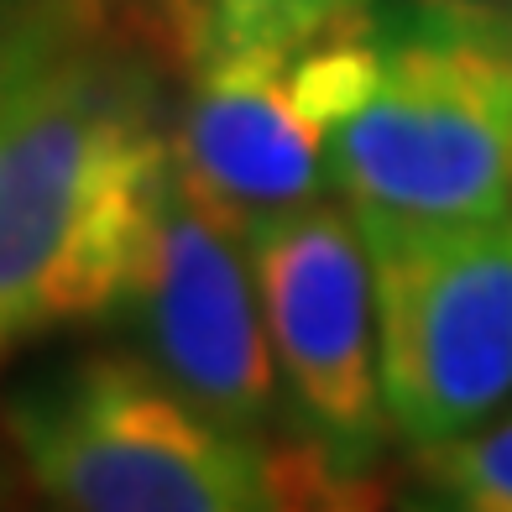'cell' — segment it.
I'll list each match as a JSON object with an SVG mask.
<instances>
[{"instance_id": "1", "label": "cell", "mask_w": 512, "mask_h": 512, "mask_svg": "<svg viewBox=\"0 0 512 512\" xmlns=\"http://www.w3.org/2000/svg\"><path fill=\"white\" fill-rule=\"evenodd\" d=\"M168 162V74L105 27L0 110V366L110 319Z\"/></svg>"}, {"instance_id": "2", "label": "cell", "mask_w": 512, "mask_h": 512, "mask_svg": "<svg viewBox=\"0 0 512 512\" xmlns=\"http://www.w3.org/2000/svg\"><path fill=\"white\" fill-rule=\"evenodd\" d=\"M330 189L361 230L476 225L512 209V68L450 11H361L293 53Z\"/></svg>"}, {"instance_id": "3", "label": "cell", "mask_w": 512, "mask_h": 512, "mask_svg": "<svg viewBox=\"0 0 512 512\" xmlns=\"http://www.w3.org/2000/svg\"><path fill=\"white\" fill-rule=\"evenodd\" d=\"M0 434L48 502L74 512H262L309 502V471L220 429L131 351L27 371Z\"/></svg>"}, {"instance_id": "4", "label": "cell", "mask_w": 512, "mask_h": 512, "mask_svg": "<svg viewBox=\"0 0 512 512\" xmlns=\"http://www.w3.org/2000/svg\"><path fill=\"white\" fill-rule=\"evenodd\" d=\"M110 319L126 330L131 351L157 366L199 413L293 460L319 492H330L293 445L246 236L189 189L173 147L152 183L136 267Z\"/></svg>"}, {"instance_id": "5", "label": "cell", "mask_w": 512, "mask_h": 512, "mask_svg": "<svg viewBox=\"0 0 512 512\" xmlns=\"http://www.w3.org/2000/svg\"><path fill=\"white\" fill-rule=\"evenodd\" d=\"M246 251L293 445L330 492H351L392 439L366 236L345 204L319 199L246 230Z\"/></svg>"}, {"instance_id": "6", "label": "cell", "mask_w": 512, "mask_h": 512, "mask_svg": "<svg viewBox=\"0 0 512 512\" xmlns=\"http://www.w3.org/2000/svg\"><path fill=\"white\" fill-rule=\"evenodd\" d=\"M361 236L392 434L434 450L481 429L512 398V209L476 225Z\"/></svg>"}, {"instance_id": "7", "label": "cell", "mask_w": 512, "mask_h": 512, "mask_svg": "<svg viewBox=\"0 0 512 512\" xmlns=\"http://www.w3.org/2000/svg\"><path fill=\"white\" fill-rule=\"evenodd\" d=\"M298 48L199 42L168 105V147L189 189L246 236L262 220L309 209L330 189L324 126L298 95Z\"/></svg>"}, {"instance_id": "8", "label": "cell", "mask_w": 512, "mask_h": 512, "mask_svg": "<svg viewBox=\"0 0 512 512\" xmlns=\"http://www.w3.org/2000/svg\"><path fill=\"white\" fill-rule=\"evenodd\" d=\"M105 27H115L105 0H0V110Z\"/></svg>"}, {"instance_id": "9", "label": "cell", "mask_w": 512, "mask_h": 512, "mask_svg": "<svg viewBox=\"0 0 512 512\" xmlns=\"http://www.w3.org/2000/svg\"><path fill=\"white\" fill-rule=\"evenodd\" d=\"M418 481L429 502L465 512H512V413L486 418L481 429L445 439L434 450H413Z\"/></svg>"}, {"instance_id": "10", "label": "cell", "mask_w": 512, "mask_h": 512, "mask_svg": "<svg viewBox=\"0 0 512 512\" xmlns=\"http://www.w3.org/2000/svg\"><path fill=\"white\" fill-rule=\"evenodd\" d=\"M377 0H204L189 48L199 42H262V48H309L324 32L356 21ZM183 48V53H189ZM178 53V58H183Z\"/></svg>"}, {"instance_id": "11", "label": "cell", "mask_w": 512, "mask_h": 512, "mask_svg": "<svg viewBox=\"0 0 512 512\" xmlns=\"http://www.w3.org/2000/svg\"><path fill=\"white\" fill-rule=\"evenodd\" d=\"M105 6L115 16H136L142 27H152L162 42H173V48L183 53L194 37V21L204 11V0H105Z\"/></svg>"}, {"instance_id": "12", "label": "cell", "mask_w": 512, "mask_h": 512, "mask_svg": "<svg viewBox=\"0 0 512 512\" xmlns=\"http://www.w3.org/2000/svg\"><path fill=\"white\" fill-rule=\"evenodd\" d=\"M439 11H445V6H439ZM450 16H455L460 32H471L486 53H497L512 68V6H502V11H450Z\"/></svg>"}, {"instance_id": "13", "label": "cell", "mask_w": 512, "mask_h": 512, "mask_svg": "<svg viewBox=\"0 0 512 512\" xmlns=\"http://www.w3.org/2000/svg\"><path fill=\"white\" fill-rule=\"evenodd\" d=\"M27 492V471H21L16 450H0V507H16Z\"/></svg>"}, {"instance_id": "14", "label": "cell", "mask_w": 512, "mask_h": 512, "mask_svg": "<svg viewBox=\"0 0 512 512\" xmlns=\"http://www.w3.org/2000/svg\"><path fill=\"white\" fill-rule=\"evenodd\" d=\"M429 6H445V11H502L512 0H429Z\"/></svg>"}]
</instances>
